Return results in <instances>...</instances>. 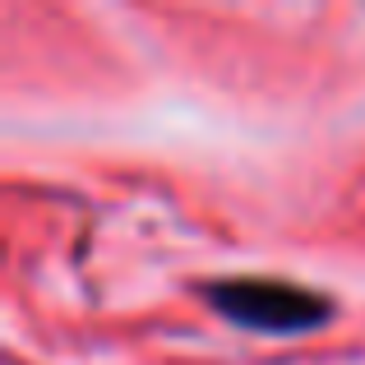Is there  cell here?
<instances>
[{
    "label": "cell",
    "mask_w": 365,
    "mask_h": 365,
    "mask_svg": "<svg viewBox=\"0 0 365 365\" xmlns=\"http://www.w3.org/2000/svg\"><path fill=\"white\" fill-rule=\"evenodd\" d=\"M213 305L232 324L255 333H305L329 319V301L319 292H305L273 277H236L213 287Z\"/></svg>",
    "instance_id": "cell-1"
}]
</instances>
